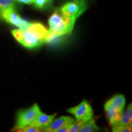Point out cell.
Returning <instances> with one entry per match:
<instances>
[{
    "label": "cell",
    "mask_w": 132,
    "mask_h": 132,
    "mask_svg": "<svg viewBox=\"0 0 132 132\" xmlns=\"http://www.w3.org/2000/svg\"><path fill=\"white\" fill-rule=\"evenodd\" d=\"M48 30L40 23H30L28 26L12 31L15 39L28 48L39 47L45 43Z\"/></svg>",
    "instance_id": "obj_1"
},
{
    "label": "cell",
    "mask_w": 132,
    "mask_h": 132,
    "mask_svg": "<svg viewBox=\"0 0 132 132\" xmlns=\"http://www.w3.org/2000/svg\"><path fill=\"white\" fill-rule=\"evenodd\" d=\"M75 21V19L64 17L61 11H56L48 19L50 28L48 30L45 42H50L57 37L71 34Z\"/></svg>",
    "instance_id": "obj_2"
},
{
    "label": "cell",
    "mask_w": 132,
    "mask_h": 132,
    "mask_svg": "<svg viewBox=\"0 0 132 132\" xmlns=\"http://www.w3.org/2000/svg\"><path fill=\"white\" fill-rule=\"evenodd\" d=\"M86 9V0H71L61 8V12L64 17L77 20Z\"/></svg>",
    "instance_id": "obj_3"
},
{
    "label": "cell",
    "mask_w": 132,
    "mask_h": 132,
    "mask_svg": "<svg viewBox=\"0 0 132 132\" xmlns=\"http://www.w3.org/2000/svg\"><path fill=\"white\" fill-rule=\"evenodd\" d=\"M40 113V108L36 103L31 108L19 111L14 129L16 130L31 124Z\"/></svg>",
    "instance_id": "obj_4"
},
{
    "label": "cell",
    "mask_w": 132,
    "mask_h": 132,
    "mask_svg": "<svg viewBox=\"0 0 132 132\" xmlns=\"http://www.w3.org/2000/svg\"><path fill=\"white\" fill-rule=\"evenodd\" d=\"M0 17L9 23L17 26L19 28L28 26L30 23L24 20L16 12L14 6L10 7L0 13Z\"/></svg>",
    "instance_id": "obj_5"
},
{
    "label": "cell",
    "mask_w": 132,
    "mask_h": 132,
    "mask_svg": "<svg viewBox=\"0 0 132 132\" xmlns=\"http://www.w3.org/2000/svg\"><path fill=\"white\" fill-rule=\"evenodd\" d=\"M67 111L68 113L73 114L76 120H88L92 118L93 116L92 107L86 100H84L77 106L68 109Z\"/></svg>",
    "instance_id": "obj_6"
},
{
    "label": "cell",
    "mask_w": 132,
    "mask_h": 132,
    "mask_svg": "<svg viewBox=\"0 0 132 132\" xmlns=\"http://www.w3.org/2000/svg\"><path fill=\"white\" fill-rule=\"evenodd\" d=\"M132 120V106L131 103H130L125 113L122 114L121 118L119 121L114 124L111 125L112 127V131L118 132L119 130L124 127L131 125Z\"/></svg>",
    "instance_id": "obj_7"
},
{
    "label": "cell",
    "mask_w": 132,
    "mask_h": 132,
    "mask_svg": "<svg viewBox=\"0 0 132 132\" xmlns=\"http://www.w3.org/2000/svg\"><path fill=\"white\" fill-rule=\"evenodd\" d=\"M56 116V114H54L52 115H47L41 112L37 116L36 119L29 125H33V126H35L36 127L40 128L41 131H42L44 128L47 127L52 123V122Z\"/></svg>",
    "instance_id": "obj_8"
},
{
    "label": "cell",
    "mask_w": 132,
    "mask_h": 132,
    "mask_svg": "<svg viewBox=\"0 0 132 132\" xmlns=\"http://www.w3.org/2000/svg\"><path fill=\"white\" fill-rule=\"evenodd\" d=\"M74 121H75V120L71 117L63 116L60 117V118H57L56 119H54L47 127L44 128L42 130V131L56 132L57 130L61 128L64 125L67 124L69 123L73 122Z\"/></svg>",
    "instance_id": "obj_9"
},
{
    "label": "cell",
    "mask_w": 132,
    "mask_h": 132,
    "mask_svg": "<svg viewBox=\"0 0 132 132\" xmlns=\"http://www.w3.org/2000/svg\"><path fill=\"white\" fill-rule=\"evenodd\" d=\"M106 112L107 118H108L110 125H112L119 121L123 113V110L114 108H105Z\"/></svg>",
    "instance_id": "obj_10"
},
{
    "label": "cell",
    "mask_w": 132,
    "mask_h": 132,
    "mask_svg": "<svg viewBox=\"0 0 132 132\" xmlns=\"http://www.w3.org/2000/svg\"><path fill=\"white\" fill-rule=\"evenodd\" d=\"M125 104V99L123 95H117L113 97L105 103V108H114L123 110Z\"/></svg>",
    "instance_id": "obj_11"
},
{
    "label": "cell",
    "mask_w": 132,
    "mask_h": 132,
    "mask_svg": "<svg viewBox=\"0 0 132 132\" xmlns=\"http://www.w3.org/2000/svg\"><path fill=\"white\" fill-rule=\"evenodd\" d=\"M100 128L98 127L95 123V120L94 118H90L89 120L84 123L79 130L80 132H95L98 131Z\"/></svg>",
    "instance_id": "obj_12"
},
{
    "label": "cell",
    "mask_w": 132,
    "mask_h": 132,
    "mask_svg": "<svg viewBox=\"0 0 132 132\" xmlns=\"http://www.w3.org/2000/svg\"><path fill=\"white\" fill-rule=\"evenodd\" d=\"M15 0H0V13L10 7L14 6Z\"/></svg>",
    "instance_id": "obj_13"
},
{
    "label": "cell",
    "mask_w": 132,
    "mask_h": 132,
    "mask_svg": "<svg viewBox=\"0 0 132 132\" xmlns=\"http://www.w3.org/2000/svg\"><path fill=\"white\" fill-rule=\"evenodd\" d=\"M87 121L86 120L81 119V120H77L74 121L72 125V128H70V131L69 132H77L79 131V130L81 127L82 125L85 123Z\"/></svg>",
    "instance_id": "obj_14"
},
{
    "label": "cell",
    "mask_w": 132,
    "mask_h": 132,
    "mask_svg": "<svg viewBox=\"0 0 132 132\" xmlns=\"http://www.w3.org/2000/svg\"><path fill=\"white\" fill-rule=\"evenodd\" d=\"M16 131H20V132H39L41 131V130L40 128L36 127L35 126L33 125H29L28 126L24 127L23 128H20L16 130Z\"/></svg>",
    "instance_id": "obj_15"
},
{
    "label": "cell",
    "mask_w": 132,
    "mask_h": 132,
    "mask_svg": "<svg viewBox=\"0 0 132 132\" xmlns=\"http://www.w3.org/2000/svg\"><path fill=\"white\" fill-rule=\"evenodd\" d=\"M48 2V1L47 0H35L34 3L36 7L39 8V9H42L45 7Z\"/></svg>",
    "instance_id": "obj_16"
},
{
    "label": "cell",
    "mask_w": 132,
    "mask_h": 132,
    "mask_svg": "<svg viewBox=\"0 0 132 132\" xmlns=\"http://www.w3.org/2000/svg\"><path fill=\"white\" fill-rule=\"evenodd\" d=\"M73 122H73L69 123H67V124L64 125V126L62 127L61 128H60L59 129L57 130L56 132H69L70 131V128H72V125H73Z\"/></svg>",
    "instance_id": "obj_17"
},
{
    "label": "cell",
    "mask_w": 132,
    "mask_h": 132,
    "mask_svg": "<svg viewBox=\"0 0 132 132\" xmlns=\"http://www.w3.org/2000/svg\"><path fill=\"white\" fill-rule=\"evenodd\" d=\"M16 1H19V2L24 3L26 4H31L34 3L35 0H16Z\"/></svg>",
    "instance_id": "obj_18"
},
{
    "label": "cell",
    "mask_w": 132,
    "mask_h": 132,
    "mask_svg": "<svg viewBox=\"0 0 132 132\" xmlns=\"http://www.w3.org/2000/svg\"><path fill=\"white\" fill-rule=\"evenodd\" d=\"M47 1L49 2V1H52V0H47Z\"/></svg>",
    "instance_id": "obj_19"
}]
</instances>
